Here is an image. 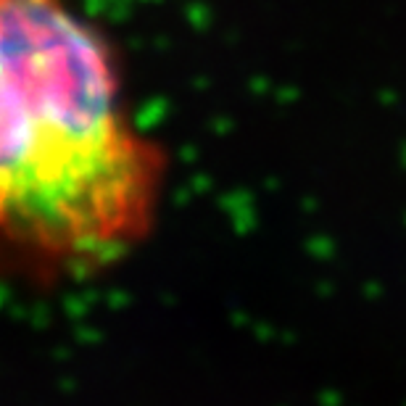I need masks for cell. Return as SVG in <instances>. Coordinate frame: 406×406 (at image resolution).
Wrapping results in <instances>:
<instances>
[{"instance_id":"6da1fadb","label":"cell","mask_w":406,"mask_h":406,"mask_svg":"<svg viewBox=\"0 0 406 406\" xmlns=\"http://www.w3.org/2000/svg\"><path fill=\"white\" fill-rule=\"evenodd\" d=\"M164 164L109 43L66 0H0V240L95 264L150 227Z\"/></svg>"}]
</instances>
